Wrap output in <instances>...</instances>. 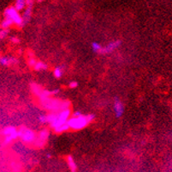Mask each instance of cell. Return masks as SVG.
<instances>
[{"mask_svg": "<svg viewBox=\"0 0 172 172\" xmlns=\"http://www.w3.org/2000/svg\"><path fill=\"white\" fill-rule=\"evenodd\" d=\"M14 7L18 11L24 10L27 7V0H16Z\"/></svg>", "mask_w": 172, "mask_h": 172, "instance_id": "obj_13", "label": "cell"}, {"mask_svg": "<svg viewBox=\"0 0 172 172\" xmlns=\"http://www.w3.org/2000/svg\"><path fill=\"white\" fill-rule=\"evenodd\" d=\"M31 90H32V92H33L36 96L39 97V96L43 92L44 90L40 86L36 84H31Z\"/></svg>", "mask_w": 172, "mask_h": 172, "instance_id": "obj_14", "label": "cell"}, {"mask_svg": "<svg viewBox=\"0 0 172 172\" xmlns=\"http://www.w3.org/2000/svg\"><path fill=\"white\" fill-rule=\"evenodd\" d=\"M13 24L14 23L12 20H10L8 17H5L3 19V21L1 22V28L5 29H9V27H11Z\"/></svg>", "mask_w": 172, "mask_h": 172, "instance_id": "obj_15", "label": "cell"}, {"mask_svg": "<svg viewBox=\"0 0 172 172\" xmlns=\"http://www.w3.org/2000/svg\"><path fill=\"white\" fill-rule=\"evenodd\" d=\"M69 88H71V89H75L76 87L78 86V83L76 81H72L69 83Z\"/></svg>", "mask_w": 172, "mask_h": 172, "instance_id": "obj_23", "label": "cell"}, {"mask_svg": "<svg viewBox=\"0 0 172 172\" xmlns=\"http://www.w3.org/2000/svg\"><path fill=\"white\" fill-rule=\"evenodd\" d=\"M92 49L94 53H102V49L103 47L98 42H93L92 43Z\"/></svg>", "mask_w": 172, "mask_h": 172, "instance_id": "obj_17", "label": "cell"}, {"mask_svg": "<svg viewBox=\"0 0 172 172\" xmlns=\"http://www.w3.org/2000/svg\"><path fill=\"white\" fill-rule=\"evenodd\" d=\"M34 68H35V71H42V70L47 69V65L41 61H37L36 64H35V66H34Z\"/></svg>", "mask_w": 172, "mask_h": 172, "instance_id": "obj_16", "label": "cell"}, {"mask_svg": "<svg viewBox=\"0 0 172 172\" xmlns=\"http://www.w3.org/2000/svg\"><path fill=\"white\" fill-rule=\"evenodd\" d=\"M113 109H114L115 115L117 118H120L121 116L123 115V113H124V106H123V103L117 97H116L115 101H114Z\"/></svg>", "mask_w": 172, "mask_h": 172, "instance_id": "obj_8", "label": "cell"}, {"mask_svg": "<svg viewBox=\"0 0 172 172\" xmlns=\"http://www.w3.org/2000/svg\"><path fill=\"white\" fill-rule=\"evenodd\" d=\"M48 137H49V132L46 129H44L42 131H40L38 134V136H36V139H35V146L36 147H42V146L46 143L48 139Z\"/></svg>", "mask_w": 172, "mask_h": 172, "instance_id": "obj_7", "label": "cell"}, {"mask_svg": "<svg viewBox=\"0 0 172 172\" xmlns=\"http://www.w3.org/2000/svg\"><path fill=\"white\" fill-rule=\"evenodd\" d=\"M47 158H51V155L49 154V153L47 154Z\"/></svg>", "mask_w": 172, "mask_h": 172, "instance_id": "obj_26", "label": "cell"}, {"mask_svg": "<svg viewBox=\"0 0 172 172\" xmlns=\"http://www.w3.org/2000/svg\"><path fill=\"white\" fill-rule=\"evenodd\" d=\"M67 163L69 165V170L71 172H76L77 170V166H76V163L75 162V159L72 156H68L67 157Z\"/></svg>", "mask_w": 172, "mask_h": 172, "instance_id": "obj_12", "label": "cell"}, {"mask_svg": "<svg viewBox=\"0 0 172 172\" xmlns=\"http://www.w3.org/2000/svg\"><path fill=\"white\" fill-rule=\"evenodd\" d=\"M53 75L57 78H60L63 76V70H62V68L61 67H56V68L54 69Z\"/></svg>", "mask_w": 172, "mask_h": 172, "instance_id": "obj_19", "label": "cell"}, {"mask_svg": "<svg viewBox=\"0 0 172 172\" xmlns=\"http://www.w3.org/2000/svg\"><path fill=\"white\" fill-rule=\"evenodd\" d=\"M69 125L67 124V123H65V124L62 125L60 127H57L56 128H54V131L57 133H64V132H66V131L69 130Z\"/></svg>", "mask_w": 172, "mask_h": 172, "instance_id": "obj_18", "label": "cell"}, {"mask_svg": "<svg viewBox=\"0 0 172 172\" xmlns=\"http://www.w3.org/2000/svg\"><path fill=\"white\" fill-rule=\"evenodd\" d=\"M95 116L93 115H87L77 116V117H71L67 121V124L69 125V128L73 130H81L86 127L87 125L90 123L92 120H93Z\"/></svg>", "mask_w": 172, "mask_h": 172, "instance_id": "obj_2", "label": "cell"}, {"mask_svg": "<svg viewBox=\"0 0 172 172\" xmlns=\"http://www.w3.org/2000/svg\"><path fill=\"white\" fill-rule=\"evenodd\" d=\"M8 34H9V29H0V41L6 38Z\"/></svg>", "mask_w": 172, "mask_h": 172, "instance_id": "obj_20", "label": "cell"}, {"mask_svg": "<svg viewBox=\"0 0 172 172\" xmlns=\"http://www.w3.org/2000/svg\"><path fill=\"white\" fill-rule=\"evenodd\" d=\"M41 1H43V0H38V2H41Z\"/></svg>", "mask_w": 172, "mask_h": 172, "instance_id": "obj_27", "label": "cell"}, {"mask_svg": "<svg viewBox=\"0 0 172 172\" xmlns=\"http://www.w3.org/2000/svg\"><path fill=\"white\" fill-rule=\"evenodd\" d=\"M32 10H33V5H27L26 8L24 9V12L22 14V27L25 26L30 21L31 17H32Z\"/></svg>", "mask_w": 172, "mask_h": 172, "instance_id": "obj_11", "label": "cell"}, {"mask_svg": "<svg viewBox=\"0 0 172 172\" xmlns=\"http://www.w3.org/2000/svg\"><path fill=\"white\" fill-rule=\"evenodd\" d=\"M40 104L44 108L48 109L51 112H55V113L64 110V109H67L69 108L70 105L69 101H60L58 99L51 98V97L46 99L44 101H40Z\"/></svg>", "mask_w": 172, "mask_h": 172, "instance_id": "obj_1", "label": "cell"}, {"mask_svg": "<svg viewBox=\"0 0 172 172\" xmlns=\"http://www.w3.org/2000/svg\"><path fill=\"white\" fill-rule=\"evenodd\" d=\"M19 137L22 139V140L26 144H33L35 143L36 135L34 131L27 127H22L20 130H18Z\"/></svg>", "mask_w": 172, "mask_h": 172, "instance_id": "obj_5", "label": "cell"}, {"mask_svg": "<svg viewBox=\"0 0 172 172\" xmlns=\"http://www.w3.org/2000/svg\"><path fill=\"white\" fill-rule=\"evenodd\" d=\"M18 63V60L14 57H9V56H3L0 57V64L3 66H9V65H14Z\"/></svg>", "mask_w": 172, "mask_h": 172, "instance_id": "obj_10", "label": "cell"}, {"mask_svg": "<svg viewBox=\"0 0 172 172\" xmlns=\"http://www.w3.org/2000/svg\"><path fill=\"white\" fill-rule=\"evenodd\" d=\"M9 41L12 43H15V44H17V43L20 42V40H19V38L16 37V36H11V37L9 38Z\"/></svg>", "mask_w": 172, "mask_h": 172, "instance_id": "obj_22", "label": "cell"}, {"mask_svg": "<svg viewBox=\"0 0 172 172\" xmlns=\"http://www.w3.org/2000/svg\"><path fill=\"white\" fill-rule=\"evenodd\" d=\"M4 16L5 17H8L10 20H12L14 24H16L18 27H22V16L19 14V11L16 10L14 6H10L6 9L4 13Z\"/></svg>", "mask_w": 172, "mask_h": 172, "instance_id": "obj_4", "label": "cell"}, {"mask_svg": "<svg viewBox=\"0 0 172 172\" xmlns=\"http://www.w3.org/2000/svg\"><path fill=\"white\" fill-rule=\"evenodd\" d=\"M70 110L69 108L67 109H64V110H61L59 112H57L56 116H55V119L51 123L52 127H53V129L56 128L57 127H60L62 125L67 123V121L69 120V116H70Z\"/></svg>", "mask_w": 172, "mask_h": 172, "instance_id": "obj_3", "label": "cell"}, {"mask_svg": "<svg viewBox=\"0 0 172 172\" xmlns=\"http://www.w3.org/2000/svg\"><path fill=\"white\" fill-rule=\"evenodd\" d=\"M82 114L81 113V112H79V111H76V112H75L73 114V116L74 117H77V116H80V115H82Z\"/></svg>", "mask_w": 172, "mask_h": 172, "instance_id": "obj_25", "label": "cell"}, {"mask_svg": "<svg viewBox=\"0 0 172 172\" xmlns=\"http://www.w3.org/2000/svg\"><path fill=\"white\" fill-rule=\"evenodd\" d=\"M36 62H37V61H36L35 59H32V58H31V59H29L28 64H29V65H30V66H33V67H34V66H35V64H36Z\"/></svg>", "mask_w": 172, "mask_h": 172, "instance_id": "obj_24", "label": "cell"}, {"mask_svg": "<svg viewBox=\"0 0 172 172\" xmlns=\"http://www.w3.org/2000/svg\"><path fill=\"white\" fill-rule=\"evenodd\" d=\"M3 134L5 136V140H4L5 145H8V144L13 141L14 139H16V138L19 137L18 131L14 127H5L3 130Z\"/></svg>", "mask_w": 172, "mask_h": 172, "instance_id": "obj_6", "label": "cell"}, {"mask_svg": "<svg viewBox=\"0 0 172 172\" xmlns=\"http://www.w3.org/2000/svg\"><path fill=\"white\" fill-rule=\"evenodd\" d=\"M38 120H39V121L40 122V123L45 124V123H46V122H47V116L45 115H41L39 116Z\"/></svg>", "mask_w": 172, "mask_h": 172, "instance_id": "obj_21", "label": "cell"}, {"mask_svg": "<svg viewBox=\"0 0 172 172\" xmlns=\"http://www.w3.org/2000/svg\"><path fill=\"white\" fill-rule=\"evenodd\" d=\"M121 45V41H113L112 42H110L107 44L104 47H103L102 49V53H111L112 52H114L116 49H117L118 47H120Z\"/></svg>", "mask_w": 172, "mask_h": 172, "instance_id": "obj_9", "label": "cell"}]
</instances>
